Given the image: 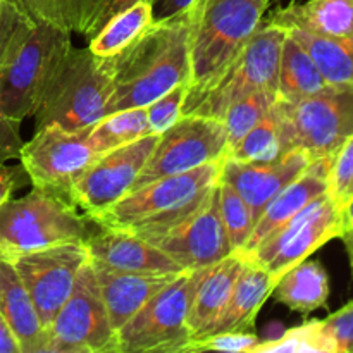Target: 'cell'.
<instances>
[{"label": "cell", "instance_id": "cell-1", "mask_svg": "<svg viewBox=\"0 0 353 353\" xmlns=\"http://www.w3.org/2000/svg\"><path fill=\"white\" fill-rule=\"evenodd\" d=\"M199 10V9H196ZM196 10L152 23L112 61V95L105 116L147 107L192 76V31Z\"/></svg>", "mask_w": 353, "mask_h": 353}, {"label": "cell", "instance_id": "cell-2", "mask_svg": "<svg viewBox=\"0 0 353 353\" xmlns=\"http://www.w3.org/2000/svg\"><path fill=\"white\" fill-rule=\"evenodd\" d=\"M272 0H203L192 31V76L183 114L247 47Z\"/></svg>", "mask_w": 353, "mask_h": 353}, {"label": "cell", "instance_id": "cell-3", "mask_svg": "<svg viewBox=\"0 0 353 353\" xmlns=\"http://www.w3.org/2000/svg\"><path fill=\"white\" fill-rule=\"evenodd\" d=\"M112 74L110 57H99L88 47L71 45L34 110V130L59 126L83 131L99 123L112 95Z\"/></svg>", "mask_w": 353, "mask_h": 353}, {"label": "cell", "instance_id": "cell-4", "mask_svg": "<svg viewBox=\"0 0 353 353\" xmlns=\"http://www.w3.org/2000/svg\"><path fill=\"white\" fill-rule=\"evenodd\" d=\"M221 164L223 161L209 162L131 190L92 221L100 228L126 230L137 234L164 230L202 205L219 181Z\"/></svg>", "mask_w": 353, "mask_h": 353}, {"label": "cell", "instance_id": "cell-5", "mask_svg": "<svg viewBox=\"0 0 353 353\" xmlns=\"http://www.w3.org/2000/svg\"><path fill=\"white\" fill-rule=\"evenodd\" d=\"M93 226L68 195L33 186L28 195L0 205V259L14 261L65 241L86 243L95 233Z\"/></svg>", "mask_w": 353, "mask_h": 353}, {"label": "cell", "instance_id": "cell-6", "mask_svg": "<svg viewBox=\"0 0 353 353\" xmlns=\"http://www.w3.org/2000/svg\"><path fill=\"white\" fill-rule=\"evenodd\" d=\"M65 28L38 21L0 62V110L14 121L33 116L59 62L71 48Z\"/></svg>", "mask_w": 353, "mask_h": 353}, {"label": "cell", "instance_id": "cell-7", "mask_svg": "<svg viewBox=\"0 0 353 353\" xmlns=\"http://www.w3.org/2000/svg\"><path fill=\"white\" fill-rule=\"evenodd\" d=\"M286 150L300 148L312 161L333 157L353 134V86H331L296 102L276 97Z\"/></svg>", "mask_w": 353, "mask_h": 353}, {"label": "cell", "instance_id": "cell-8", "mask_svg": "<svg viewBox=\"0 0 353 353\" xmlns=\"http://www.w3.org/2000/svg\"><path fill=\"white\" fill-rule=\"evenodd\" d=\"M285 38V28L262 21L261 28L248 41L247 47L195 100V103L185 110V114L223 121L224 112L238 100L262 90L276 92L279 57Z\"/></svg>", "mask_w": 353, "mask_h": 353}, {"label": "cell", "instance_id": "cell-9", "mask_svg": "<svg viewBox=\"0 0 353 353\" xmlns=\"http://www.w3.org/2000/svg\"><path fill=\"white\" fill-rule=\"evenodd\" d=\"M202 269L181 271L119 331L117 353H183L192 341L188 312Z\"/></svg>", "mask_w": 353, "mask_h": 353}, {"label": "cell", "instance_id": "cell-10", "mask_svg": "<svg viewBox=\"0 0 353 353\" xmlns=\"http://www.w3.org/2000/svg\"><path fill=\"white\" fill-rule=\"evenodd\" d=\"M45 353H117V333L110 326L90 259L47 327Z\"/></svg>", "mask_w": 353, "mask_h": 353}, {"label": "cell", "instance_id": "cell-11", "mask_svg": "<svg viewBox=\"0 0 353 353\" xmlns=\"http://www.w3.org/2000/svg\"><path fill=\"white\" fill-rule=\"evenodd\" d=\"M230 154L226 126L221 119L183 114L169 130L159 134L133 190L165 176L181 174L209 162L224 161Z\"/></svg>", "mask_w": 353, "mask_h": 353}, {"label": "cell", "instance_id": "cell-12", "mask_svg": "<svg viewBox=\"0 0 353 353\" xmlns=\"http://www.w3.org/2000/svg\"><path fill=\"white\" fill-rule=\"evenodd\" d=\"M341 233L340 205L330 193H324L292 217L278 233L243 255L279 279L290 268L305 261L333 238H340Z\"/></svg>", "mask_w": 353, "mask_h": 353}, {"label": "cell", "instance_id": "cell-13", "mask_svg": "<svg viewBox=\"0 0 353 353\" xmlns=\"http://www.w3.org/2000/svg\"><path fill=\"white\" fill-rule=\"evenodd\" d=\"M86 133L88 130L68 131L59 126L34 130L19 154L31 185L69 196L76 181L102 155L88 143Z\"/></svg>", "mask_w": 353, "mask_h": 353}, {"label": "cell", "instance_id": "cell-14", "mask_svg": "<svg viewBox=\"0 0 353 353\" xmlns=\"http://www.w3.org/2000/svg\"><path fill=\"white\" fill-rule=\"evenodd\" d=\"M140 236L171 257L183 271L209 268L234 252L221 219L217 185L195 212L164 230Z\"/></svg>", "mask_w": 353, "mask_h": 353}, {"label": "cell", "instance_id": "cell-15", "mask_svg": "<svg viewBox=\"0 0 353 353\" xmlns=\"http://www.w3.org/2000/svg\"><path fill=\"white\" fill-rule=\"evenodd\" d=\"M88 259L86 243L65 241L10 261L30 293L45 330L71 295L76 278Z\"/></svg>", "mask_w": 353, "mask_h": 353}, {"label": "cell", "instance_id": "cell-16", "mask_svg": "<svg viewBox=\"0 0 353 353\" xmlns=\"http://www.w3.org/2000/svg\"><path fill=\"white\" fill-rule=\"evenodd\" d=\"M157 140L159 134L150 133L102 154L76 181L69 199L90 219L99 216L133 190Z\"/></svg>", "mask_w": 353, "mask_h": 353}, {"label": "cell", "instance_id": "cell-17", "mask_svg": "<svg viewBox=\"0 0 353 353\" xmlns=\"http://www.w3.org/2000/svg\"><path fill=\"white\" fill-rule=\"evenodd\" d=\"M312 162L310 155L300 148H293L271 162H241L226 157L221 164L219 179L243 196L257 223L268 203Z\"/></svg>", "mask_w": 353, "mask_h": 353}, {"label": "cell", "instance_id": "cell-18", "mask_svg": "<svg viewBox=\"0 0 353 353\" xmlns=\"http://www.w3.org/2000/svg\"><path fill=\"white\" fill-rule=\"evenodd\" d=\"M331 162H333V157L314 161L299 178L286 185L268 203L264 212L255 223L254 231H252L241 254H247V252L254 250L255 247L264 243L268 238L278 233L292 217H295L300 210L305 209L310 202L323 196L324 193H330Z\"/></svg>", "mask_w": 353, "mask_h": 353}, {"label": "cell", "instance_id": "cell-19", "mask_svg": "<svg viewBox=\"0 0 353 353\" xmlns=\"http://www.w3.org/2000/svg\"><path fill=\"white\" fill-rule=\"evenodd\" d=\"M86 241L93 262L116 271L133 272H181L171 257L140 234L126 230L100 228Z\"/></svg>", "mask_w": 353, "mask_h": 353}, {"label": "cell", "instance_id": "cell-20", "mask_svg": "<svg viewBox=\"0 0 353 353\" xmlns=\"http://www.w3.org/2000/svg\"><path fill=\"white\" fill-rule=\"evenodd\" d=\"M99 281L112 330L119 331L152 296L157 295L179 272L116 271L90 259Z\"/></svg>", "mask_w": 353, "mask_h": 353}, {"label": "cell", "instance_id": "cell-21", "mask_svg": "<svg viewBox=\"0 0 353 353\" xmlns=\"http://www.w3.org/2000/svg\"><path fill=\"white\" fill-rule=\"evenodd\" d=\"M245 262L247 259L241 252H233L216 264L200 271L188 312L192 340L207 336L216 326L230 302V296Z\"/></svg>", "mask_w": 353, "mask_h": 353}, {"label": "cell", "instance_id": "cell-22", "mask_svg": "<svg viewBox=\"0 0 353 353\" xmlns=\"http://www.w3.org/2000/svg\"><path fill=\"white\" fill-rule=\"evenodd\" d=\"M0 314L12 330L21 353L47 352V330L10 261L0 259Z\"/></svg>", "mask_w": 353, "mask_h": 353}, {"label": "cell", "instance_id": "cell-23", "mask_svg": "<svg viewBox=\"0 0 353 353\" xmlns=\"http://www.w3.org/2000/svg\"><path fill=\"white\" fill-rule=\"evenodd\" d=\"M276 283L278 279L247 259L230 296V302L209 334L252 330L259 312L274 292Z\"/></svg>", "mask_w": 353, "mask_h": 353}, {"label": "cell", "instance_id": "cell-24", "mask_svg": "<svg viewBox=\"0 0 353 353\" xmlns=\"http://www.w3.org/2000/svg\"><path fill=\"white\" fill-rule=\"evenodd\" d=\"M269 23L319 37H353V0H307L279 7Z\"/></svg>", "mask_w": 353, "mask_h": 353}, {"label": "cell", "instance_id": "cell-25", "mask_svg": "<svg viewBox=\"0 0 353 353\" xmlns=\"http://www.w3.org/2000/svg\"><path fill=\"white\" fill-rule=\"evenodd\" d=\"M279 303L303 316L323 309L330 299V278L317 261H302L279 276L272 292Z\"/></svg>", "mask_w": 353, "mask_h": 353}, {"label": "cell", "instance_id": "cell-26", "mask_svg": "<svg viewBox=\"0 0 353 353\" xmlns=\"http://www.w3.org/2000/svg\"><path fill=\"white\" fill-rule=\"evenodd\" d=\"M333 85L326 81L309 52L296 38L286 33L281 47L276 97L285 102H296L326 92Z\"/></svg>", "mask_w": 353, "mask_h": 353}, {"label": "cell", "instance_id": "cell-27", "mask_svg": "<svg viewBox=\"0 0 353 353\" xmlns=\"http://www.w3.org/2000/svg\"><path fill=\"white\" fill-rule=\"evenodd\" d=\"M286 33L303 45L330 85L353 86V37H319L299 28Z\"/></svg>", "mask_w": 353, "mask_h": 353}, {"label": "cell", "instance_id": "cell-28", "mask_svg": "<svg viewBox=\"0 0 353 353\" xmlns=\"http://www.w3.org/2000/svg\"><path fill=\"white\" fill-rule=\"evenodd\" d=\"M150 24L152 6L141 0L116 14L95 37L90 38L88 48L99 57H114L130 47Z\"/></svg>", "mask_w": 353, "mask_h": 353}, {"label": "cell", "instance_id": "cell-29", "mask_svg": "<svg viewBox=\"0 0 353 353\" xmlns=\"http://www.w3.org/2000/svg\"><path fill=\"white\" fill-rule=\"evenodd\" d=\"M147 134H150L147 109L133 107V109H124L103 116L99 123L88 128L86 138L99 154H105L112 148L123 147V145L140 140Z\"/></svg>", "mask_w": 353, "mask_h": 353}, {"label": "cell", "instance_id": "cell-30", "mask_svg": "<svg viewBox=\"0 0 353 353\" xmlns=\"http://www.w3.org/2000/svg\"><path fill=\"white\" fill-rule=\"evenodd\" d=\"M141 0H57L61 26L90 40L116 14ZM152 2V0H145Z\"/></svg>", "mask_w": 353, "mask_h": 353}, {"label": "cell", "instance_id": "cell-31", "mask_svg": "<svg viewBox=\"0 0 353 353\" xmlns=\"http://www.w3.org/2000/svg\"><path fill=\"white\" fill-rule=\"evenodd\" d=\"M286 152L281 119L272 103L269 112L231 148L228 157L241 162H271Z\"/></svg>", "mask_w": 353, "mask_h": 353}, {"label": "cell", "instance_id": "cell-32", "mask_svg": "<svg viewBox=\"0 0 353 353\" xmlns=\"http://www.w3.org/2000/svg\"><path fill=\"white\" fill-rule=\"evenodd\" d=\"M252 353H333V347L321 327V321L314 319L279 336L259 341Z\"/></svg>", "mask_w": 353, "mask_h": 353}, {"label": "cell", "instance_id": "cell-33", "mask_svg": "<svg viewBox=\"0 0 353 353\" xmlns=\"http://www.w3.org/2000/svg\"><path fill=\"white\" fill-rule=\"evenodd\" d=\"M217 186H219V209L224 230L230 238L231 248L234 252H241L255 226L252 210L233 186L223 179H219Z\"/></svg>", "mask_w": 353, "mask_h": 353}, {"label": "cell", "instance_id": "cell-34", "mask_svg": "<svg viewBox=\"0 0 353 353\" xmlns=\"http://www.w3.org/2000/svg\"><path fill=\"white\" fill-rule=\"evenodd\" d=\"M276 100V92L262 90L234 102L224 112L223 123L226 126L230 150L269 112Z\"/></svg>", "mask_w": 353, "mask_h": 353}, {"label": "cell", "instance_id": "cell-35", "mask_svg": "<svg viewBox=\"0 0 353 353\" xmlns=\"http://www.w3.org/2000/svg\"><path fill=\"white\" fill-rule=\"evenodd\" d=\"M186 93H188V83H181V85L174 86L162 97H159L157 100H154L150 105L145 107L150 133H164L183 116Z\"/></svg>", "mask_w": 353, "mask_h": 353}, {"label": "cell", "instance_id": "cell-36", "mask_svg": "<svg viewBox=\"0 0 353 353\" xmlns=\"http://www.w3.org/2000/svg\"><path fill=\"white\" fill-rule=\"evenodd\" d=\"M261 338L248 331L236 333H214L192 340L183 353L200 352H224V353H252Z\"/></svg>", "mask_w": 353, "mask_h": 353}, {"label": "cell", "instance_id": "cell-37", "mask_svg": "<svg viewBox=\"0 0 353 353\" xmlns=\"http://www.w3.org/2000/svg\"><path fill=\"white\" fill-rule=\"evenodd\" d=\"M33 24L34 21L24 12L17 0H7L0 14V62L19 43Z\"/></svg>", "mask_w": 353, "mask_h": 353}, {"label": "cell", "instance_id": "cell-38", "mask_svg": "<svg viewBox=\"0 0 353 353\" xmlns=\"http://www.w3.org/2000/svg\"><path fill=\"white\" fill-rule=\"evenodd\" d=\"M333 353H353V300L321 321Z\"/></svg>", "mask_w": 353, "mask_h": 353}, {"label": "cell", "instance_id": "cell-39", "mask_svg": "<svg viewBox=\"0 0 353 353\" xmlns=\"http://www.w3.org/2000/svg\"><path fill=\"white\" fill-rule=\"evenodd\" d=\"M353 181V134L333 155L330 169V195L341 205L348 186Z\"/></svg>", "mask_w": 353, "mask_h": 353}, {"label": "cell", "instance_id": "cell-40", "mask_svg": "<svg viewBox=\"0 0 353 353\" xmlns=\"http://www.w3.org/2000/svg\"><path fill=\"white\" fill-rule=\"evenodd\" d=\"M19 126V121L10 119L0 110V162L19 159L21 148L24 145Z\"/></svg>", "mask_w": 353, "mask_h": 353}, {"label": "cell", "instance_id": "cell-41", "mask_svg": "<svg viewBox=\"0 0 353 353\" xmlns=\"http://www.w3.org/2000/svg\"><path fill=\"white\" fill-rule=\"evenodd\" d=\"M203 0H152V23H164L196 10Z\"/></svg>", "mask_w": 353, "mask_h": 353}, {"label": "cell", "instance_id": "cell-42", "mask_svg": "<svg viewBox=\"0 0 353 353\" xmlns=\"http://www.w3.org/2000/svg\"><path fill=\"white\" fill-rule=\"evenodd\" d=\"M17 3L23 7L24 12H26L34 23L43 21V23L61 26L57 12V0H17Z\"/></svg>", "mask_w": 353, "mask_h": 353}, {"label": "cell", "instance_id": "cell-43", "mask_svg": "<svg viewBox=\"0 0 353 353\" xmlns=\"http://www.w3.org/2000/svg\"><path fill=\"white\" fill-rule=\"evenodd\" d=\"M28 174L23 169V165H6V162H0V205L7 199L12 196L16 190L26 183Z\"/></svg>", "mask_w": 353, "mask_h": 353}, {"label": "cell", "instance_id": "cell-44", "mask_svg": "<svg viewBox=\"0 0 353 353\" xmlns=\"http://www.w3.org/2000/svg\"><path fill=\"white\" fill-rule=\"evenodd\" d=\"M0 353H21L19 343L2 314H0Z\"/></svg>", "mask_w": 353, "mask_h": 353}, {"label": "cell", "instance_id": "cell-45", "mask_svg": "<svg viewBox=\"0 0 353 353\" xmlns=\"http://www.w3.org/2000/svg\"><path fill=\"white\" fill-rule=\"evenodd\" d=\"M341 209V219H343V230L347 228H353V199L348 200L345 205L340 207Z\"/></svg>", "mask_w": 353, "mask_h": 353}, {"label": "cell", "instance_id": "cell-46", "mask_svg": "<svg viewBox=\"0 0 353 353\" xmlns=\"http://www.w3.org/2000/svg\"><path fill=\"white\" fill-rule=\"evenodd\" d=\"M340 238L343 240L345 248H347V252H348V257H350L352 272H353V228H347V230H343V233L340 234Z\"/></svg>", "mask_w": 353, "mask_h": 353}, {"label": "cell", "instance_id": "cell-47", "mask_svg": "<svg viewBox=\"0 0 353 353\" xmlns=\"http://www.w3.org/2000/svg\"><path fill=\"white\" fill-rule=\"evenodd\" d=\"M350 199H353V181H352V185L348 186V190H347V193H345V196H343V202H341V205H345V203L348 202V200ZM340 205V207H341Z\"/></svg>", "mask_w": 353, "mask_h": 353}]
</instances>
